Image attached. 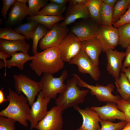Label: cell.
I'll return each mask as SVG.
<instances>
[{"mask_svg":"<svg viewBox=\"0 0 130 130\" xmlns=\"http://www.w3.org/2000/svg\"><path fill=\"white\" fill-rule=\"evenodd\" d=\"M117 28L118 45L123 48H126L130 45V23L122 25Z\"/></svg>","mask_w":130,"mask_h":130,"instance_id":"cell-28","label":"cell"},{"mask_svg":"<svg viewBox=\"0 0 130 130\" xmlns=\"http://www.w3.org/2000/svg\"><path fill=\"white\" fill-rule=\"evenodd\" d=\"M62 111L57 106L52 107L35 128L38 130H61L63 124Z\"/></svg>","mask_w":130,"mask_h":130,"instance_id":"cell-12","label":"cell"},{"mask_svg":"<svg viewBox=\"0 0 130 130\" xmlns=\"http://www.w3.org/2000/svg\"><path fill=\"white\" fill-rule=\"evenodd\" d=\"M105 53L107 60V71L115 79L119 78L123 68L122 61L125 57V52L114 49L107 51Z\"/></svg>","mask_w":130,"mask_h":130,"instance_id":"cell-15","label":"cell"},{"mask_svg":"<svg viewBox=\"0 0 130 130\" xmlns=\"http://www.w3.org/2000/svg\"><path fill=\"white\" fill-rule=\"evenodd\" d=\"M122 130H130V122H128L126 126Z\"/></svg>","mask_w":130,"mask_h":130,"instance_id":"cell-45","label":"cell"},{"mask_svg":"<svg viewBox=\"0 0 130 130\" xmlns=\"http://www.w3.org/2000/svg\"><path fill=\"white\" fill-rule=\"evenodd\" d=\"M87 0H69L68 3L69 5H72L78 4H85Z\"/></svg>","mask_w":130,"mask_h":130,"instance_id":"cell-40","label":"cell"},{"mask_svg":"<svg viewBox=\"0 0 130 130\" xmlns=\"http://www.w3.org/2000/svg\"><path fill=\"white\" fill-rule=\"evenodd\" d=\"M99 27L90 18L82 19L74 25L70 31L82 42L97 37Z\"/></svg>","mask_w":130,"mask_h":130,"instance_id":"cell-9","label":"cell"},{"mask_svg":"<svg viewBox=\"0 0 130 130\" xmlns=\"http://www.w3.org/2000/svg\"><path fill=\"white\" fill-rule=\"evenodd\" d=\"M116 104L114 102H108L102 106H92L91 108L97 112L100 118L103 120L112 122L118 119L126 121L124 113L117 108Z\"/></svg>","mask_w":130,"mask_h":130,"instance_id":"cell-16","label":"cell"},{"mask_svg":"<svg viewBox=\"0 0 130 130\" xmlns=\"http://www.w3.org/2000/svg\"><path fill=\"white\" fill-rule=\"evenodd\" d=\"M7 99L9 104L0 112V116L13 119L25 127H27L30 108L27 98L23 94H19L9 88Z\"/></svg>","mask_w":130,"mask_h":130,"instance_id":"cell-2","label":"cell"},{"mask_svg":"<svg viewBox=\"0 0 130 130\" xmlns=\"http://www.w3.org/2000/svg\"><path fill=\"white\" fill-rule=\"evenodd\" d=\"M127 101L130 104V98Z\"/></svg>","mask_w":130,"mask_h":130,"instance_id":"cell-47","label":"cell"},{"mask_svg":"<svg viewBox=\"0 0 130 130\" xmlns=\"http://www.w3.org/2000/svg\"><path fill=\"white\" fill-rule=\"evenodd\" d=\"M117 104V108L124 113L126 121L130 122V104L127 101L122 99L118 101Z\"/></svg>","mask_w":130,"mask_h":130,"instance_id":"cell-35","label":"cell"},{"mask_svg":"<svg viewBox=\"0 0 130 130\" xmlns=\"http://www.w3.org/2000/svg\"><path fill=\"white\" fill-rule=\"evenodd\" d=\"M65 5H61L50 2L39 12L38 15L58 16L62 15L65 11Z\"/></svg>","mask_w":130,"mask_h":130,"instance_id":"cell-25","label":"cell"},{"mask_svg":"<svg viewBox=\"0 0 130 130\" xmlns=\"http://www.w3.org/2000/svg\"><path fill=\"white\" fill-rule=\"evenodd\" d=\"M64 62L58 48L52 47L33 55L29 65L37 75L40 76L43 73L57 72L64 68Z\"/></svg>","mask_w":130,"mask_h":130,"instance_id":"cell-1","label":"cell"},{"mask_svg":"<svg viewBox=\"0 0 130 130\" xmlns=\"http://www.w3.org/2000/svg\"><path fill=\"white\" fill-rule=\"evenodd\" d=\"M82 116V124L78 130H99L100 128L99 123L100 118L97 112L91 108L86 107L81 108L77 105L73 107Z\"/></svg>","mask_w":130,"mask_h":130,"instance_id":"cell-14","label":"cell"},{"mask_svg":"<svg viewBox=\"0 0 130 130\" xmlns=\"http://www.w3.org/2000/svg\"><path fill=\"white\" fill-rule=\"evenodd\" d=\"M73 75L78 80V85L79 87L87 88L90 90V93L95 96L97 99L101 102H114L116 104L122 99L120 96L113 95L112 92L114 91L115 85L112 83H109L106 86L98 84L95 85L90 84L83 80L77 74Z\"/></svg>","mask_w":130,"mask_h":130,"instance_id":"cell-6","label":"cell"},{"mask_svg":"<svg viewBox=\"0 0 130 130\" xmlns=\"http://www.w3.org/2000/svg\"><path fill=\"white\" fill-rule=\"evenodd\" d=\"M17 1L23 4H26L28 2V0H17Z\"/></svg>","mask_w":130,"mask_h":130,"instance_id":"cell-46","label":"cell"},{"mask_svg":"<svg viewBox=\"0 0 130 130\" xmlns=\"http://www.w3.org/2000/svg\"><path fill=\"white\" fill-rule=\"evenodd\" d=\"M33 58V56H30L27 53L22 52H16L11 56L10 59L6 60L5 64H0V69L5 68L4 76H6V68H9L15 66L18 67L20 70H22L24 69L25 64L29 61H32Z\"/></svg>","mask_w":130,"mask_h":130,"instance_id":"cell-21","label":"cell"},{"mask_svg":"<svg viewBox=\"0 0 130 130\" xmlns=\"http://www.w3.org/2000/svg\"><path fill=\"white\" fill-rule=\"evenodd\" d=\"M17 1L16 0H2L3 6L1 11L2 16L5 20L6 18L7 11Z\"/></svg>","mask_w":130,"mask_h":130,"instance_id":"cell-37","label":"cell"},{"mask_svg":"<svg viewBox=\"0 0 130 130\" xmlns=\"http://www.w3.org/2000/svg\"><path fill=\"white\" fill-rule=\"evenodd\" d=\"M47 0H28V16L37 15L39 9L44 7L47 4Z\"/></svg>","mask_w":130,"mask_h":130,"instance_id":"cell-32","label":"cell"},{"mask_svg":"<svg viewBox=\"0 0 130 130\" xmlns=\"http://www.w3.org/2000/svg\"><path fill=\"white\" fill-rule=\"evenodd\" d=\"M69 30L67 26L60 24H55L40 41L39 46L41 49L52 47H58L66 36Z\"/></svg>","mask_w":130,"mask_h":130,"instance_id":"cell-7","label":"cell"},{"mask_svg":"<svg viewBox=\"0 0 130 130\" xmlns=\"http://www.w3.org/2000/svg\"><path fill=\"white\" fill-rule=\"evenodd\" d=\"M30 48L29 45L25 40L9 41L0 39V51L11 56L18 51L27 53Z\"/></svg>","mask_w":130,"mask_h":130,"instance_id":"cell-19","label":"cell"},{"mask_svg":"<svg viewBox=\"0 0 130 130\" xmlns=\"http://www.w3.org/2000/svg\"><path fill=\"white\" fill-rule=\"evenodd\" d=\"M68 75V72L66 70L58 77H54L51 74H43L39 82L41 91L44 96L51 99L56 98L58 94L61 93L65 89L66 85L64 82Z\"/></svg>","mask_w":130,"mask_h":130,"instance_id":"cell-4","label":"cell"},{"mask_svg":"<svg viewBox=\"0 0 130 130\" xmlns=\"http://www.w3.org/2000/svg\"><path fill=\"white\" fill-rule=\"evenodd\" d=\"M49 1L50 2L61 5H65L68 2V0H50Z\"/></svg>","mask_w":130,"mask_h":130,"instance_id":"cell-43","label":"cell"},{"mask_svg":"<svg viewBox=\"0 0 130 130\" xmlns=\"http://www.w3.org/2000/svg\"><path fill=\"white\" fill-rule=\"evenodd\" d=\"M81 42V49L95 64L98 65L99 56L102 50L97 38Z\"/></svg>","mask_w":130,"mask_h":130,"instance_id":"cell-18","label":"cell"},{"mask_svg":"<svg viewBox=\"0 0 130 130\" xmlns=\"http://www.w3.org/2000/svg\"><path fill=\"white\" fill-rule=\"evenodd\" d=\"M57 47L63 61L68 63L81 49V43L75 35L70 32Z\"/></svg>","mask_w":130,"mask_h":130,"instance_id":"cell-10","label":"cell"},{"mask_svg":"<svg viewBox=\"0 0 130 130\" xmlns=\"http://www.w3.org/2000/svg\"><path fill=\"white\" fill-rule=\"evenodd\" d=\"M13 77L17 93L19 94L22 93L25 94L31 107L35 102L36 97L41 91L39 81H35L23 74H14Z\"/></svg>","mask_w":130,"mask_h":130,"instance_id":"cell-5","label":"cell"},{"mask_svg":"<svg viewBox=\"0 0 130 130\" xmlns=\"http://www.w3.org/2000/svg\"><path fill=\"white\" fill-rule=\"evenodd\" d=\"M130 23V5L127 11L113 26L117 28L120 26L127 23Z\"/></svg>","mask_w":130,"mask_h":130,"instance_id":"cell-36","label":"cell"},{"mask_svg":"<svg viewBox=\"0 0 130 130\" xmlns=\"http://www.w3.org/2000/svg\"><path fill=\"white\" fill-rule=\"evenodd\" d=\"M89 18V11L85 4L69 5L64 19L60 24L63 26H67L78 19Z\"/></svg>","mask_w":130,"mask_h":130,"instance_id":"cell-17","label":"cell"},{"mask_svg":"<svg viewBox=\"0 0 130 130\" xmlns=\"http://www.w3.org/2000/svg\"><path fill=\"white\" fill-rule=\"evenodd\" d=\"M0 39L9 41L25 40L26 37L9 28H2L0 29Z\"/></svg>","mask_w":130,"mask_h":130,"instance_id":"cell-31","label":"cell"},{"mask_svg":"<svg viewBox=\"0 0 130 130\" xmlns=\"http://www.w3.org/2000/svg\"><path fill=\"white\" fill-rule=\"evenodd\" d=\"M115 83L122 99L127 101L130 98V82L123 72L120 73L119 78L115 79Z\"/></svg>","mask_w":130,"mask_h":130,"instance_id":"cell-23","label":"cell"},{"mask_svg":"<svg viewBox=\"0 0 130 130\" xmlns=\"http://www.w3.org/2000/svg\"><path fill=\"white\" fill-rule=\"evenodd\" d=\"M113 8L103 2L101 5L99 16V26L112 25Z\"/></svg>","mask_w":130,"mask_h":130,"instance_id":"cell-24","label":"cell"},{"mask_svg":"<svg viewBox=\"0 0 130 130\" xmlns=\"http://www.w3.org/2000/svg\"><path fill=\"white\" fill-rule=\"evenodd\" d=\"M48 31L47 28L40 25L38 24L35 28L32 35V52L33 55L37 54L38 43L46 34Z\"/></svg>","mask_w":130,"mask_h":130,"instance_id":"cell-30","label":"cell"},{"mask_svg":"<svg viewBox=\"0 0 130 130\" xmlns=\"http://www.w3.org/2000/svg\"><path fill=\"white\" fill-rule=\"evenodd\" d=\"M125 59L123 63V67L126 68L130 66V45L126 48Z\"/></svg>","mask_w":130,"mask_h":130,"instance_id":"cell-38","label":"cell"},{"mask_svg":"<svg viewBox=\"0 0 130 130\" xmlns=\"http://www.w3.org/2000/svg\"><path fill=\"white\" fill-rule=\"evenodd\" d=\"M3 88L0 90V104H1L6 101H8L7 99H5L3 91Z\"/></svg>","mask_w":130,"mask_h":130,"instance_id":"cell-44","label":"cell"},{"mask_svg":"<svg viewBox=\"0 0 130 130\" xmlns=\"http://www.w3.org/2000/svg\"><path fill=\"white\" fill-rule=\"evenodd\" d=\"M102 0H87L85 4L88 11L90 18L99 25V16Z\"/></svg>","mask_w":130,"mask_h":130,"instance_id":"cell-26","label":"cell"},{"mask_svg":"<svg viewBox=\"0 0 130 130\" xmlns=\"http://www.w3.org/2000/svg\"><path fill=\"white\" fill-rule=\"evenodd\" d=\"M121 71L125 74L130 82V66L126 68L123 67Z\"/></svg>","mask_w":130,"mask_h":130,"instance_id":"cell-41","label":"cell"},{"mask_svg":"<svg viewBox=\"0 0 130 130\" xmlns=\"http://www.w3.org/2000/svg\"><path fill=\"white\" fill-rule=\"evenodd\" d=\"M11 56L1 51H0V64H5L6 62L7 58H10Z\"/></svg>","mask_w":130,"mask_h":130,"instance_id":"cell-39","label":"cell"},{"mask_svg":"<svg viewBox=\"0 0 130 130\" xmlns=\"http://www.w3.org/2000/svg\"><path fill=\"white\" fill-rule=\"evenodd\" d=\"M130 5V0H117L113 8V25L124 14Z\"/></svg>","mask_w":130,"mask_h":130,"instance_id":"cell-27","label":"cell"},{"mask_svg":"<svg viewBox=\"0 0 130 130\" xmlns=\"http://www.w3.org/2000/svg\"><path fill=\"white\" fill-rule=\"evenodd\" d=\"M37 99L31 107L29 121L30 129L35 128L38 123L45 117L48 111L47 105L51 99L45 97L41 91L37 96Z\"/></svg>","mask_w":130,"mask_h":130,"instance_id":"cell-13","label":"cell"},{"mask_svg":"<svg viewBox=\"0 0 130 130\" xmlns=\"http://www.w3.org/2000/svg\"><path fill=\"white\" fill-rule=\"evenodd\" d=\"M68 63L77 65L80 73L88 74L95 81L99 80L100 72L98 65L95 64L82 49Z\"/></svg>","mask_w":130,"mask_h":130,"instance_id":"cell-8","label":"cell"},{"mask_svg":"<svg viewBox=\"0 0 130 130\" xmlns=\"http://www.w3.org/2000/svg\"><path fill=\"white\" fill-rule=\"evenodd\" d=\"M102 2L106 5L113 8L117 1V0H102Z\"/></svg>","mask_w":130,"mask_h":130,"instance_id":"cell-42","label":"cell"},{"mask_svg":"<svg viewBox=\"0 0 130 130\" xmlns=\"http://www.w3.org/2000/svg\"><path fill=\"white\" fill-rule=\"evenodd\" d=\"M101 127L99 130H122L126 125L128 122L121 121L117 123L100 119Z\"/></svg>","mask_w":130,"mask_h":130,"instance_id":"cell-33","label":"cell"},{"mask_svg":"<svg viewBox=\"0 0 130 130\" xmlns=\"http://www.w3.org/2000/svg\"><path fill=\"white\" fill-rule=\"evenodd\" d=\"M28 6L26 4L16 1L8 14L7 22L11 25L18 23L28 15Z\"/></svg>","mask_w":130,"mask_h":130,"instance_id":"cell-20","label":"cell"},{"mask_svg":"<svg viewBox=\"0 0 130 130\" xmlns=\"http://www.w3.org/2000/svg\"><path fill=\"white\" fill-rule=\"evenodd\" d=\"M97 37L103 52H105L109 50L114 49L118 45V29L112 25L99 26Z\"/></svg>","mask_w":130,"mask_h":130,"instance_id":"cell-11","label":"cell"},{"mask_svg":"<svg viewBox=\"0 0 130 130\" xmlns=\"http://www.w3.org/2000/svg\"><path fill=\"white\" fill-rule=\"evenodd\" d=\"M26 18L29 21L36 22L50 30L55 24L63 20L64 17L62 15L52 16L37 15L32 16H29Z\"/></svg>","mask_w":130,"mask_h":130,"instance_id":"cell-22","label":"cell"},{"mask_svg":"<svg viewBox=\"0 0 130 130\" xmlns=\"http://www.w3.org/2000/svg\"><path fill=\"white\" fill-rule=\"evenodd\" d=\"M39 24L34 21H29L20 24L14 30L20 34H23L27 40L32 39L34 30Z\"/></svg>","mask_w":130,"mask_h":130,"instance_id":"cell-29","label":"cell"},{"mask_svg":"<svg viewBox=\"0 0 130 130\" xmlns=\"http://www.w3.org/2000/svg\"><path fill=\"white\" fill-rule=\"evenodd\" d=\"M65 90L56 99V106L62 111L82 104L89 92V90H81L78 85V80L73 76L68 80Z\"/></svg>","mask_w":130,"mask_h":130,"instance_id":"cell-3","label":"cell"},{"mask_svg":"<svg viewBox=\"0 0 130 130\" xmlns=\"http://www.w3.org/2000/svg\"><path fill=\"white\" fill-rule=\"evenodd\" d=\"M16 122L12 118L0 116V130H15Z\"/></svg>","mask_w":130,"mask_h":130,"instance_id":"cell-34","label":"cell"},{"mask_svg":"<svg viewBox=\"0 0 130 130\" xmlns=\"http://www.w3.org/2000/svg\"><path fill=\"white\" fill-rule=\"evenodd\" d=\"M78 130L77 129V130Z\"/></svg>","mask_w":130,"mask_h":130,"instance_id":"cell-48","label":"cell"}]
</instances>
